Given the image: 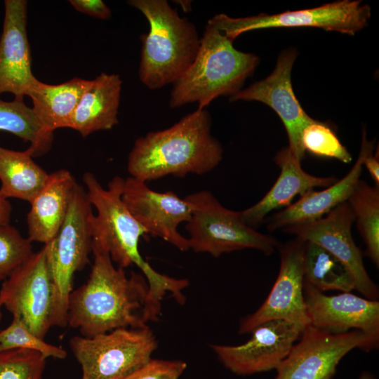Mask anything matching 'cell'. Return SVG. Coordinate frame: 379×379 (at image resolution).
I'll list each match as a JSON object with an SVG mask.
<instances>
[{
	"mask_svg": "<svg viewBox=\"0 0 379 379\" xmlns=\"http://www.w3.org/2000/svg\"><path fill=\"white\" fill-rule=\"evenodd\" d=\"M92 251L88 280L69 295L67 325L92 337L120 328H143L158 320L161 308L151 300L144 275L132 272L127 276L107 253Z\"/></svg>",
	"mask_w": 379,
	"mask_h": 379,
	"instance_id": "1",
	"label": "cell"
},
{
	"mask_svg": "<svg viewBox=\"0 0 379 379\" xmlns=\"http://www.w3.org/2000/svg\"><path fill=\"white\" fill-rule=\"evenodd\" d=\"M83 181L97 211L92 219V250L107 253L119 267L136 265L147 281L151 300L158 307H161L168 293L178 303L184 304L182 290L189 286V281L157 272L140 253V239L148 233L122 201L124 179L114 177L105 189L92 173L86 172Z\"/></svg>",
	"mask_w": 379,
	"mask_h": 379,
	"instance_id": "2",
	"label": "cell"
},
{
	"mask_svg": "<svg viewBox=\"0 0 379 379\" xmlns=\"http://www.w3.org/2000/svg\"><path fill=\"white\" fill-rule=\"evenodd\" d=\"M211 127L208 112L197 109L168 128L147 133L136 140L129 153L128 173L146 182L212 171L222 161L223 149Z\"/></svg>",
	"mask_w": 379,
	"mask_h": 379,
	"instance_id": "3",
	"label": "cell"
},
{
	"mask_svg": "<svg viewBox=\"0 0 379 379\" xmlns=\"http://www.w3.org/2000/svg\"><path fill=\"white\" fill-rule=\"evenodd\" d=\"M233 41L207 22L194 61L173 83L169 101L171 107L196 102L199 109H205L216 98H230L241 90L259 58L236 49Z\"/></svg>",
	"mask_w": 379,
	"mask_h": 379,
	"instance_id": "4",
	"label": "cell"
},
{
	"mask_svg": "<svg viewBox=\"0 0 379 379\" xmlns=\"http://www.w3.org/2000/svg\"><path fill=\"white\" fill-rule=\"evenodd\" d=\"M128 4L147 18L149 30L141 36L138 74L149 89L174 83L191 65L200 45L195 25L181 18L165 0H131Z\"/></svg>",
	"mask_w": 379,
	"mask_h": 379,
	"instance_id": "5",
	"label": "cell"
},
{
	"mask_svg": "<svg viewBox=\"0 0 379 379\" xmlns=\"http://www.w3.org/2000/svg\"><path fill=\"white\" fill-rule=\"evenodd\" d=\"M93 215L86 191L77 183L62 225L53 239L44 244L54 286L52 326L67 325L73 277L89 262L92 251Z\"/></svg>",
	"mask_w": 379,
	"mask_h": 379,
	"instance_id": "6",
	"label": "cell"
},
{
	"mask_svg": "<svg viewBox=\"0 0 379 379\" xmlns=\"http://www.w3.org/2000/svg\"><path fill=\"white\" fill-rule=\"evenodd\" d=\"M185 199L193 206L185 228L190 234L189 248L194 252L218 258L223 253L252 248L270 255L279 248L276 238L248 225L241 211L225 208L210 191L201 190Z\"/></svg>",
	"mask_w": 379,
	"mask_h": 379,
	"instance_id": "7",
	"label": "cell"
},
{
	"mask_svg": "<svg viewBox=\"0 0 379 379\" xmlns=\"http://www.w3.org/2000/svg\"><path fill=\"white\" fill-rule=\"evenodd\" d=\"M69 346L81 367V379H123L151 359L157 340L147 326L92 337L76 335Z\"/></svg>",
	"mask_w": 379,
	"mask_h": 379,
	"instance_id": "8",
	"label": "cell"
},
{
	"mask_svg": "<svg viewBox=\"0 0 379 379\" xmlns=\"http://www.w3.org/2000/svg\"><path fill=\"white\" fill-rule=\"evenodd\" d=\"M371 15L370 6L361 1L342 0L315 8L271 15L260 13L232 18L222 13L208 22L234 40L248 31L278 27H317L354 35L366 26Z\"/></svg>",
	"mask_w": 379,
	"mask_h": 379,
	"instance_id": "9",
	"label": "cell"
},
{
	"mask_svg": "<svg viewBox=\"0 0 379 379\" xmlns=\"http://www.w3.org/2000/svg\"><path fill=\"white\" fill-rule=\"evenodd\" d=\"M54 286L46 246L33 254L3 281L0 300L13 316L44 338L51 325Z\"/></svg>",
	"mask_w": 379,
	"mask_h": 379,
	"instance_id": "10",
	"label": "cell"
},
{
	"mask_svg": "<svg viewBox=\"0 0 379 379\" xmlns=\"http://www.w3.org/2000/svg\"><path fill=\"white\" fill-rule=\"evenodd\" d=\"M298 340L276 369L274 379H333L339 362L351 350L378 348L360 330L333 333L311 324Z\"/></svg>",
	"mask_w": 379,
	"mask_h": 379,
	"instance_id": "11",
	"label": "cell"
},
{
	"mask_svg": "<svg viewBox=\"0 0 379 379\" xmlns=\"http://www.w3.org/2000/svg\"><path fill=\"white\" fill-rule=\"evenodd\" d=\"M305 244L295 237L280 245L277 278L261 306L241 319L240 334L251 333L259 325L274 319L310 324L303 293Z\"/></svg>",
	"mask_w": 379,
	"mask_h": 379,
	"instance_id": "12",
	"label": "cell"
},
{
	"mask_svg": "<svg viewBox=\"0 0 379 379\" xmlns=\"http://www.w3.org/2000/svg\"><path fill=\"white\" fill-rule=\"evenodd\" d=\"M306 326L274 319L259 325L246 343L212 345L219 361L232 373L246 375L277 369L299 339Z\"/></svg>",
	"mask_w": 379,
	"mask_h": 379,
	"instance_id": "13",
	"label": "cell"
},
{
	"mask_svg": "<svg viewBox=\"0 0 379 379\" xmlns=\"http://www.w3.org/2000/svg\"><path fill=\"white\" fill-rule=\"evenodd\" d=\"M297 55L295 48L284 50L269 76L241 89L230 100L258 101L272 108L284 124L289 151L302 161L305 157L301 143L302 132L314 119L305 112L293 91L291 71Z\"/></svg>",
	"mask_w": 379,
	"mask_h": 379,
	"instance_id": "14",
	"label": "cell"
},
{
	"mask_svg": "<svg viewBox=\"0 0 379 379\" xmlns=\"http://www.w3.org/2000/svg\"><path fill=\"white\" fill-rule=\"evenodd\" d=\"M354 217L347 201L343 202L316 221L287 227L282 231L304 241L313 242L340 260L351 272L355 290L365 298L378 300V286L369 277L362 252L352 235Z\"/></svg>",
	"mask_w": 379,
	"mask_h": 379,
	"instance_id": "15",
	"label": "cell"
},
{
	"mask_svg": "<svg viewBox=\"0 0 379 379\" xmlns=\"http://www.w3.org/2000/svg\"><path fill=\"white\" fill-rule=\"evenodd\" d=\"M121 199L135 219L152 237L172 244L181 251L189 248L187 238L178 230L182 222H187L193 206L175 192L152 190L145 182L133 177L124 179Z\"/></svg>",
	"mask_w": 379,
	"mask_h": 379,
	"instance_id": "16",
	"label": "cell"
},
{
	"mask_svg": "<svg viewBox=\"0 0 379 379\" xmlns=\"http://www.w3.org/2000/svg\"><path fill=\"white\" fill-rule=\"evenodd\" d=\"M303 293L310 324L333 333L360 330L378 347V300L361 298L350 292L327 295L305 281Z\"/></svg>",
	"mask_w": 379,
	"mask_h": 379,
	"instance_id": "17",
	"label": "cell"
},
{
	"mask_svg": "<svg viewBox=\"0 0 379 379\" xmlns=\"http://www.w3.org/2000/svg\"><path fill=\"white\" fill-rule=\"evenodd\" d=\"M27 1L5 0L0 37V95L11 93L23 100L37 81L32 71L27 34Z\"/></svg>",
	"mask_w": 379,
	"mask_h": 379,
	"instance_id": "18",
	"label": "cell"
},
{
	"mask_svg": "<svg viewBox=\"0 0 379 379\" xmlns=\"http://www.w3.org/2000/svg\"><path fill=\"white\" fill-rule=\"evenodd\" d=\"M373 148V142L367 140L364 128L358 157L348 173L324 190L312 189L300 195L298 201L267 218V229L270 232L283 230L316 221L347 201L360 180L364 160Z\"/></svg>",
	"mask_w": 379,
	"mask_h": 379,
	"instance_id": "19",
	"label": "cell"
},
{
	"mask_svg": "<svg viewBox=\"0 0 379 379\" xmlns=\"http://www.w3.org/2000/svg\"><path fill=\"white\" fill-rule=\"evenodd\" d=\"M274 162L280 173L272 187L256 204L241 211L245 222L255 229L270 212L287 207L298 194L315 187H327L338 180L333 176L319 177L307 173L302 168L301 161L288 147L278 152Z\"/></svg>",
	"mask_w": 379,
	"mask_h": 379,
	"instance_id": "20",
	"label": "cell"
},
{
	"mask_svg": "<svg viewBox=\"0 0 379 379\" xmlns=\"http://www.w3.org/2000/svg\"><path fill=\"white\" fill-rule=\"evenodd\" d=\"M77 181L65 169L49 173L48 180L29 203L28 239L46 244L56 236L67 215Z\"/></svg>",
	"mask_w": 379,
	"mask_h": 379,
	"instance_id": "21",
	"label": "cell"
},
{
	"mask_svg": "<svg viewBox=\"0 0 379 379\" xmlns=\"http://www.w3.org/2000/svg\"><path fill=\"white\" fill-rule=\"evenodd\" d=\"M122 81L118 74L101 73L84 93L69 128L83 138L97 131L109 130L118 123Z\"/></svg>",
	"mask_w": 379,
	"mask_h": 379,
	"instance_id": "22",
	"label": "cell"
},
{
	"mask_svg": "<svg viewBox=\"0 0 379 379\" xmlns=\"http://www.w3.org/2000/svg\"><path fill=\"white\" fill-rule=\"evenodd\" d=\"M91 80L74 77L60 84H47L37 80L29 97L33 110L50 132L69 128L74 111Z\"/></svg>",
	"mask_w": 379,
	"mask_h": 379,
	"instance_id": "23",
	"label": "cell"
},
{
	"mask_svg": "<svg viewBox=\"0 0 379 379\" xmlns=\"http://www.w3.org/2000/svg\"><path fill=\"white\" fill-rule=\"evenodd\" d=\"M27 148L15 151L0 146V195L31 202L46 184L49 173L32 159Z\"/></svg>",
	"mask_w": 379,
	"mask_h": 379,
	"instance_id": "24",
	"label": "cell"
},
{
	"mask_svg": "<svg viewBox=\"0 0 379 379\" xmlns=\"http://www.w3.org/2000/svg\"><path fill=\"white\" fill-rule=\"evenodd\" d=\"M304 281L321 292H351L355 289L347 267L328 251L307 241L304 249Z\"/></svg>",
	"mask_w": 379,
	"mask_h": 379,
	"instance_id": "25",
	"label": "cell"
},
{
	"mask_svg": "<svg viewBox=\"0 0 379 379\" xmlns=\"http://www.w3.org/2000/svg\"><path fill=\"white\" fill-rule=\"evenodd\" d=\"M0 131L12 133L29 142L28 149L33 157L46 154L53 140V133L44 128L32 107L26 105L23 100L0 99Z\"/></svg>",
	"mask_w": 379,
	"mask_h": 379,
	"instance_id": "26",
	"label": "cell"
},
{
	"mask_svg": "<svg viewBox=\"0 0 379 379\" xmlns=\"http://www.w3.org/2000/svg\"><path fill=\"white\" fill-rule=\"evenodd\" d=\"M358 230L366 244V255L379 266V187L359 180L347 199Z\"/></svg>",
	"mask_w": 379,
	"mask_h": 379,
	"instance_id": "27",
	"label": "cell"
},
{
	"mask_svg": "<svg viewBox=\"0 0 379 379\" xmlns=\"http://www.w3.org/2000/svg\"><path fill=\"white\" fill-rule=\"evenodd\" d=\"M301 143L305 152L317 157L332 158L345 164L352 160L333 129L326 123L315 119L303 129Z\"/></svg>",
	"mask_w": 379,
	"mask_h": 379,
	"instance_id": "28",
	"label": "cell"
},
{
	"mask_svg": "<svg viewBox=\"0 0 379 379\" xmlns=\"http://www.w3.org/2000/svg\"><path fill=\"white\" fill-rule=\"evenodd\" d=\"M16 349L34 350L47 358L64 359L67 355L65 350L49 344L37 337L18 317L13 316L9 326L0 331V352Z\"/></svg>",
	"mask_w": 379,
	"mask_h": 379,
	"instance_id": "29",
	"label": "cell"
},
{
	"mask_svg": "<svg viewBox=\"0 0 379 379\" xmlns=\"http://www.w3.org/2000/svg\"><path fill=\"white\" fill-rule=\"evenodd\" d=\"M46 359L27 349L0 352V379H42Z\"/></svg>",
	"mask_w": 379,
	"mask_h": 379,
	"instance_id": "30",
	"label": "cell"
},
{
	"mask_svg": "<svg viewBox=\"0 0 379 379\" xmlns=\"http://www.w3.org/2000/svg\"><path fill=\"white\" fill-rule=\"evenodd\" d=\"M33 253L28 238L10 224L0 225V281L8 278Z\"/></svg>",
	"mask_w": 379,
	"mask_h": 379,
	"instance_id": "31",
	"label": "cell"
},
{
	"mask_svg": "<svg viewBox=\"0 0 379 379\" xmlns=\"http://www.w3.org/2000/svg\"><path fill=\"white\" fill-rule=\"evenodd\" d=\"M187 364L181 360L150 359L123 379H178Z\"/></svg>",
	"mask_w": 379,
	"mask_h": 379,
	"instance_id": "32",
	"label": "cell"
},
{
	"mask_svg": "<svg viewBox=\"0 0 379 379\" xmlns=\"http://www.w3.org/2000/svg\"><path fill=\"white\" fill-rule=\"evenodd\" d=\"M75 10L90 16L102 20L111 16L110 8L101 0H70Z\"/></svg>",
	"mask_w": 379,
	"mask_h": 379,
	"instance_id": "33",
	"label": "cell"
},
{
	"mask_svg": "<svg viewBox=\"0 0 379 379\" xmlns=\"http://www.w3.org/2000/svg\"><path fill=\"white\" fill-rule=\"evenodd\" d=\"M373 152H369L364 160L363 165L373 179L375 186L379 187V161L378 156L373 155Z\"/></svg>",
	"mask_w": 379,
	"mask_h": 379,
	"instance_id": "34",
	"label": "cell"
},
{
	"mask_svg": "<svg viewBox=\"0 0 379 379\" xmlns=\"http://www.w3.org/2000/svg\"><path fill=\"white\" fill-rule=\"evenodd\" d=\"M12 206L8 199L0 195V225L9 224Z\"/></svg>",
	"mask_w": 379,
	"mask_h": 379,
	"instance_id": "35",
	"label": "cell"
},
{
	"mask_svg": "<svg viewBox=\"0 0 379 379\" xmlns=\"http://www.w3.org/2000/svg\"><path fill=\"white\" fill-rule=\"evenodd\" d=\"M177 4H179L182 10L185 12L191 11V1H176Z\"/></svg>",
	"mask_w": 379,
	"mask_h": 379,
	"instance_id": "36",
	"label": "cell"
},
{
	"mask_svg": "<svg viewBox=\"0 0 379 379\" xmlns=\"http://www.w3.org/2000/svg\"><path fill=\"white\" fill-rule=\"evenodd\" d=\"M359 379H375V377L368 371H363Z\"/></svg>",
	"mask_w": 379,
	"mask_h": 379,
	"instance_id": "37",
	"label": "cell"
},
{
	"mask_svg": "<svg viewBox=\"0 0 379 379\" xmlns=\"http://www.w3.org/2000/svg\"><path fill=\"white\" fill-rule=\"evenodd\" d=\"M2 306H3V305H2V302H1V301L0 300V321H1V317H2V314H1V308Z\"/></svg>",
	"mask_w": 379,
	"mask_h": 379,
	"instance_id": "38",
	"label": "cell"
}]
</instances>
